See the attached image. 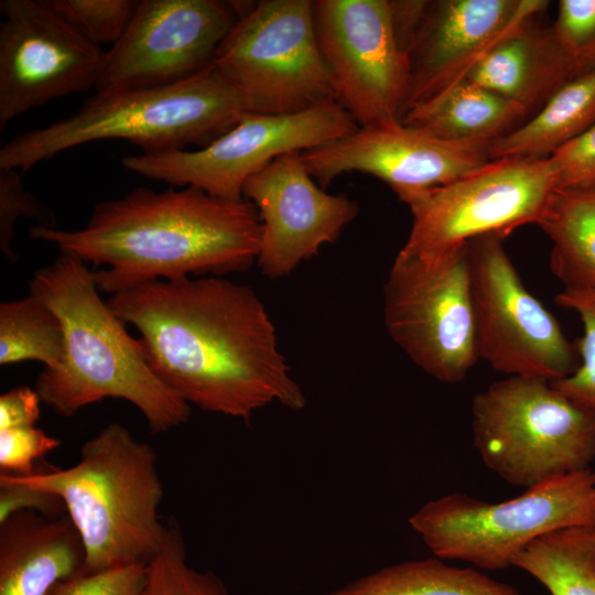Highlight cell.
<instances>
[{"label": "cell", "mask_w": 595, "mask_h": 595, "mask_svg": "<svg viewBox=\"0 0 595 595\" xmlns=\"http://www.w3.org/2000/svg\"><path fill=\"white\" fill-rule=\"evenodd\" d=\"M107 304L139 331L151 369L190 405L245 421L269 404L306 405L250 286L218 277L158 280Z\"/></svg>", "instance_id": "cell-1"}, {"label": "cell", "mask_w": 595, "mask_h": 595, "mask_svg": "<svg viewBox=\"0 0 595 595\" xmlns=\"http://www.w3.org/2000/svg\"><path fill=\"white\" fill-rule=\"evenodd\" d=\"M262 224L256 206L192 186L138 187L98 203L86 226L35 225L30 237L62 253L108 268L93 271L100 291L116 294L158 280L244 271L258 259Z\"/></svg>", "instance_id": "cell-2"}, {"label": "cell", "mask_w": 595, "mask_h": 595, "mask_svg": "<svg viewBox=\"0 0 595 595\" xmlns=\"http://www.w3.org/2000/svg\"><path fill=\"white\" fill-rule=\"evenodd\" d=\"M98 290L93 271L67 253L30 281L29 293L58 315L65 335L63 361L44 368L35 381L42 402L69 418L88 404L117 398L138 408L153 432L187 422L190 404L154 374L139 339Z\"/></svg>", "instance_id": "cell-3"}, {"label": "cell", "mask_w": 595, "mask_h": 595, "mask_svg": "<svg viewBox=\"0 0 595 595\" xmlns=\"http://www.w3.org/2000/svg\"><path fill=\"white\" fill-rule=\"evenodd\" d=\"M9 475L62 499L84 544L83 573L148 565L163 548L169 524L159 516L164 493L155 450L119 423L88 440L68 468Z\"/></svg>", "instance_id": "cell-4"}, {"label": "cell", "mask_w": 595, "mask_h": 595, "mask_svg": "<svg viewBox=\"0 0 595 595\" xmlns=\"http://www.w3.org/2000/svg\"><path fill=\"white\" fill-rule=\"evenodd\" d=\"M245 112L242 99L214 66L167 86L96 93L73 115L8 140L0 170L28 171L72 148L109 139L126 140L145 154L201 149Z\"/></svg>", "instance_id": "cell-5"}, {"label": "cell", "mask_w": 595, "mask_h": 595, "mask_svg": "<svg viewBox=\"0 0 595 595\" xmlns=\"http://www.w3.org/2000/svg\"><path fill=\"white\" fill-rule=\"evenodd\" d=\"M472 433L483 463L513 486L585 470L595 459V412L540 378L508 376L475 394Z\"/></svg>", "instance_id": "cell-6"}, {"label": "cell", "mask_w": 595, "mask_h": 595, "mask_svg": "<svg viewBox=\"0 0 595 595\" xmlns=\"http://www.w3.org/2000/svg\"><path fill=\"white\" fill-rule=\"evenodd\" d=\"M409 523L441 560L502 570L544 534L570 527H595V470L550 479L501 502L447 494L424 504Z\"/></svg>", "instance_id": "cell-7"}, {"label": "cell", "mask_w": 595, "mask_h": 595, "mask_svg": "<svg viewBox=\"0 0 595 595\" xmlns=\"http://www.w3.org/2000/svg\"><path fill=\"white\" fill-rule=\"evenodd\" d=\"M213 66L247 112L291 115L336 100L312 0L247 1Z\"/></svg>", "instance_id": "cell-8"}, {"label": "cell", "mask_w": 595, "mask_h": 595, "mask_svg": "<svg viewBox=\"0 0 595 595\" xmlns=\"http://www.w3.org/2000/svg\"><path fill=\"white\" fill-rule=\"evenodd\" d=\"M388 334L434 379L463 380L478 360L467 244L431 256L399 252L385 284Z\"/></svg>", "instance_id": "cell-9"}, {"label": "cell", "mask_w": 595, "mask_h": 595, "mask_svg": "<svg viewBox=\"0 0 595 595\" xmlns=\"http://www.w3.org/2000/svg\"><path fill=\"white\" fill-rule=\"evenodd\" d=\"M358 128L336 100L291 115L245 112L204 148L127 155L121 164L130 172L172 186H192L219 198L239 201L246 181L277 158L346 137Z\"/></svg>", "instance_id": "cell-10"}, {"label": "cell", "mask_w": 595, "mask_h": 595, "mask_svg": "<svg viewBox=\"0 0 595 595\" xmlns=\"http://www.w3.org/2000/svg\"><path fill=\"white\" fill-rule=\"evenodd\" d=\"M556 190L548 159H499L443 186L408 196L412 224L399 252L439 255L486 235L538 224Z\"/></svg>", "instance_id": "cell-11"}, {"label": "cell", "mask_w": 595, "mask_h": 595, "mask_svg": "<svg viewBox=\"0 0 595 595\" xmlns=\"http://www.w3.org/2000/svg\"><path fill=\"white\" fill-rule=\"evenodd\" d=\"M502 241L467 244L478 357L507 376L563 379L578 366L576 345L526 289Z\"/></svg>", "instance_id": "cell-12"}, {"label": "cell", "mask_w": 595, "mask_h": 595, "mask_svg": "<svg viewBox=\"0 0 595 595\" xmlns=\"http://www.w3.org/2000/svg\"><path fill=\"white\" fill-rule=\"evenodd\" d=\"M313 18L336 100L359 128L401 123L409 69L390 0H315Z\"/></svg>", "instance_id": "cell-13"}, {"label": "cell", "mask_w": 595, "mask_h": 595, "mask_svg": "<svg viewBox=\"0 0 595 595\" xmlns=\"http://www.w3.org/2000/svg\"><path fill=\"white\" fill-rule=\"evenodd\" d=\"M247 1L140 0L122 37L104 54L96 93L172 85L213 66Z\"/></svg>", "instance_id": "cell-14"}, {"label": "cell", "mask_w": 595, "mask_h": 595, "mask_svg": "<svg viewBox=\"0 0 595 595\" xmlns=\"http://www.w3.org/2000/svg\"><path fill=\"white\" fill-rule=\"evenodd\" d=\"M0 129L53 99L95 88L105 52L48 0H1Z\"/></svg>", "instance_id": "cell-15"}, {"label": "cell", "mask_w": 595, "mask_h": 595, "mask_svg": "<svg viewBox=\"0 0 595 595\" xmlns=\"http://www.w3.org/2000/svg\"><path fill=\"white\" fill-rule=\"evenodd\" d=\"M488 142L442 139L403 125L358 128L302 152L305 167L323 188L344 173L378 177L403 201L448 184L490 161Z\"/></svg>", "instance_id": "cell-16"}, {"label": "cell", "mask_w": 595, "mask_h": 595, "mask_svg": "<svg viewBox=\"0 0 595 595\" xmlns=\"http://www.w3.org/2000/svg\"><path fill=\"white\" fill-rule=\"evenodd\" d=\"M242 197L260 215L257 261L272 279L290 274L322 246L336 241L358 213L355 201L318 185L305 167L302 152L281 155L250 176Z\"/></svg>", "instance_id": "cell-17"}, {"label": "cell", "mask_w": 595, "mask_h": 595, "mask_svg": "<svg viewBox=\"0 0 595 595\" xmlns=\"http://www.w3.org/2000/svg\"><path fill=\"white\" fill-rule=\"evenodd\" d=\"M548 4L544 0H426L407 48L404 113L465 79L488 51Z\"/></svg>", "instance_id": "cell-18"}, {"label": "cell", "mask_w": 595, "mask_h": 595, "mask_svg": "<svg viewBox=\"0 0 595 595\" xmlns=\"http://www.w3.org/2000/svg\"><path fill=\"white\" fill-rule=\"evenodd\" d=\"M85 549L67 516L21 511L0 523V595H48L83 573Z\"/></svg>", "instance_id": "cell-19"}, {"label": "cell", "mask_w": 595, "mask_h": 595, "mask_svg": "<svg viewBox=\"0 0 595 595\" xmlns=\"http://www.w3.org/2000/svg\"><path fill=\"white\" fill-rule=\"evenodd\" d=\"M466 79L520 106L539 110L572 79L570 64L552 26L536 19L496 44L472 68Z\"/></svg>", "instance_id": "cell-20"}, {"label": "cell", "mask_w": 595, "mask_h": 595, "mask_svg": "<svg viewBox=\"0 0 595 595\" xmlns=\"http://www.w3.org/2000/svg\"><path fill=\"white\" fill-rule=\"evenodd\" d=\"M527 115L522 106L465 78L412 106L402 123L446 140L491 143L521 125Z\"/></svg>", "instance_id": "cell-21"}, {"label": "cell", "mask_w": 595, "mask_h": 595, "mask_svg": "<svg viewBox=\"0 0 595 595\" xmlns=\"http://www.w3.org/2000/svg\"><path fill=\"white\" fill-rule=\"evenodd\" d=\"M595 123V72L570 79L536 115L490 143V160L550 158Z\"/></svg>", "instance_id": "cell-22"}, {"label": "cell", "mask_w": 595, "mask_h": 595, "mask_svg": "<svg viewBox=\"0 0 595 595\" xmlns=\"http://www.w3.org/2000/svg\"><path fill=\"white\" fill-rule=\"evenodd\" d=\"M537 225L551 240L550 268L564 289L595 291V185L556 188Z\"/></svg>", "instance_id": "cell-23"}, {"label": "cell", "mask_w": 595, "mask_h": 595, "mask_svg": "<svg viewBox=\"0 0 595 595\" xmlns=\"http://www.w3.org/2000/svg\"><path fill=\"white\" fill-rule=\"evenodd\" d=\"M326 595H523L474 567L439 558L405 561L351 581Z\"/></svg>", "instance_id": "cell-24"}, {"label": "cell", "mask_w": 595, "mask_h": 595, "mask_svg": "<svg viewBox=\"0 0 595 595\" xmlns=\"http://www.w3.org/2000/svg\"><path fill=\"white\" fill-rule=\"evenodd\" d=\"M550 595H595V527H570L532 541L513 560Z\"/></svg>", "instance_id": "cell-25"}, {"label": "cell", "mask_w": 595, "mask_h": 595, "mask_svg": "<svg viewBox=\"0 0 595 595\" xmlns=\"http://www.w3.org/2000/svg\"><path fill=\"white\" fill-rule=\"evenodd\" d=\"M65 353L58 315L42 300L28 296L0 304V364L36 360L57 368Z\"/></svg>", "instance_id": "cell-26"}, {"label": "cell", "mask_w": 595, "mask_h": 595, "mask_svg": "<svg viewBox=\"0 0 595 595\" xmlns=\"http://www.w3.org/2000/svg\"><path fill=\"white\" fill-rule=\"evenodd\" d=\"M167 524L163 548L147 565L140 595H230L217 575L187 564L181 529L174 519Z\"/></svg>", "instance_id": "cell-27"}, {"label": "cell", "mask_w": 595, "mask_h": 595, "mask_svg": "<svg viewBox=\"0 0 595 595\" xmlns=\"http://www.w3.org/2000/svg\"><path fill=\"white\" fill-rule=\"evenodd\" d=\"M555 302L574 311L583 325V335L575 343L578 366L570 376L552 381L560 392L595 412V291L563 289Z\"/></svg>", "instance_id": "cell-28"}, {"label": "cell", "mask_w": 595, "mask_h": 595, "mask_svg": "<svg viewBox=\"0 0 595 595\" xmlns=\"http://www.w3.org/2000/svg\"><path fill=\"white\" fill-rule=\"evenodd\" d=\"M53 9L93 44L115 45L127 31L136 0H48Z\"/></svg>", "instance_id": "cell-29"}, {"label": "cell", "mask_w": 595, "mask_h": 595, "mask_svg": "<svg viewBox=\"0 0 595 595\" xmlns=\"http://www.w3.org/2000/svg\"><path fill=\"white\" fill-rule=\"evenodd\" d=\"M551 26L572 78L595 72V0H560Z\"/></svg>", "instance_id": "cell-30"}, {"label": "cell", "mask_w": 595, "mask_h": 595, "mask_svg": "<svg viewBox=\"0 0 595 595\" xmlns=\"http://www.w3.org/2000/svg\"><path fill=\"white\" fill-rule=\"evenodd\" d=\"M21 217L48 227L55 224L54 214L24 186L18 170H0V250L10 260L15 258L11 244L14 224Z\"/></svg>", "instance_id": "cell-31"}, {"label": "cell", "mask_w": 595, "mask_h": 595, "mask_svg": "<svg viewBox=\"0 0 595 595\" xmlns=\"http://www.w3.org/2000/svg\"><path fill=\"white\" fill-rule=\"evenodd\" d=\"M147 565L129 564L79 573L57 583L48 595H140Z\"/></svg>", "instance_id": "cell-32"}, {"label": "cell", "mask_w": 595, "mask_h": 595, "mask_svg": "<svg viewBox=\"0 0 595 595\" xmlns=\"http://www.w3.org/2000/svg\"><path fill=\"white\" fill-rule=\"evenodd\" d=\"M60 441L35 426L0 430L1 473L29 476L37 459L56 450Z\"/></svg>", "instance_id": "cell-33"}, {"label": "cell", "mask_w": 595, "mask_h": 595, "mask_svg": "<svg viewBox=\"0 0 595 595\" xmlns=\"http://www.w3.org/2000/svg\"><path fill=\"white\" fill-rule=\"evenodd\" d=\"M556 188L595 185V123L549 158Z\"/></svg>", "instance_id": "cell-34"}, {"label": "cell", "mask_w": 595, "mask_h": 595, "mask_svg": "<svg viewBox=\"0 0 595 595\" xmlns=\"http://www.w3.org/2000/svg\"><path fill=\"white\" fill-rule=\"evenodd\" d=\"M21 511H35L50 518L66 513L65 505L57 495L30 487L1 473L0 523Z\"/></svg>", "instance_id": "cell-35"}, {"label": "cell", "mask_w": 595, "mask_h": 595, "mask_svg": "<svg viewBox=\"0 0 595 595\" xmlns=\"http://www.w3.org/2000/svg\"><path fill=\"white\" fill-rule=\"evenodd\" d=\"M42 400L35 389L15 387L0 397V430L34 426L41 414Z\"/></svg>", "instance_id": "cell-36"}]
</instances>
